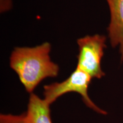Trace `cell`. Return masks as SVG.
Returning <instances> with one entry per match:
<instances>
[{
    "label": "cell",
    "mask_w": 123,
    "mask_h": 123,
    "mask_svg": "<svg viewBox=\"0 0 123 123\" xmlns=\"http://www.w3.org/2000/svg\"><path fill=\"white\" fill-rule=\"evenodd\" d=\"M51 45L47 42L33 47H15L12 52L10 67L30 94L44 79L59 74V66L51 60Z\"/></svg>",
    "instance_id": "6da1fadb"
},
{
    "label": "cell",
    "mask_w": 123,
    "mask_h": 123,
    "mask_svg": "<svg viewBox=\"0 0 123 123\" xmlns=\"http://www.w3.org/2000/svg\"><path fill=\"white\" fill-rule=\"evenodd\" d=\"M92 79L88 74L76 67L64 80L44 86V100L51 105L66 93L75 92L80 95L84 104L89 108L99 114L107 115V112L97 106L89 96L88 91Z\"/></svg>",
    "instance_id": "7a4b0ae2"
},
{
    "label": "cell",
    "mask_w": 123,
    "mask_h": 123,
    "mask_svg": "<svg viewBox=\"0 0 123 123\" xmlns=\"http://www.w3.org/2000/svg\"><path fill=\"white\" fill-rule=\"evenodd\" d=\"M105 35L100 34L86 35L77 40L79 53L76 67L92 79H101L105 75L101 68V62L107 47Z\"/></svg>",
    "instance_id": "3957f363"
},
{
    "label": "cell",
    "mask_w": 123,
    "mask_h": 123,
    "mask_svg": "<svg viewBox=\"0 0 123 123\" xmlns=\"http://www.w3.org/2000/svg\"><path fill=\"white\" fill-rule=\"evenodd\" d=\"M110 12L108 37L113 47H118L123 62V0H105Z\"/></svg>",
    "instance_id": "277c9868"
},
{
    "label": "cell",
    "mask_w": 123,
    "mask_h": 123,
    "mask_svg": "<svg viewBox=\"0 0 123 123\" xmlns=\"http://www.w3.org/2000/svg\"><path fill=\"white\" fill-rule=\"evenodd\" d=\"M50 105L34 93L30 94L27 111L25 112L24 123H53Z\"/></svg>",
    "instance_id": "5b68a950"
},
{
    "label": "cell",
    "mask_w": 123,
    "mask_h": 123,
    "mask_svg": "<svg viewBox=\"0 0 123 123\" xmlns=\"http://www.w3.org/2000/svg\"><path fill=\"white\" fill-rule=\"evenodd\" d=\"M24 113L21 115L5 114L0 115V123H24Z\"/></svg>",
    "instance_id": "8992f818"
},
{
    "label": "cell",
    "mask_w": 123,
    "mask_h": 123,
    "mask_svg": "<svg viewBox=\"0 0 123 123\" xmlns=\"http://www.w3.org/2000/svg\"><path fill=\"white\" fill-rule=\"evenodd\" d=\"M13 7V0H0L1 13L9 11Z\"/></svg>",
    "instance_id": "52a82bcc"
}]
</instances>
